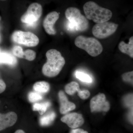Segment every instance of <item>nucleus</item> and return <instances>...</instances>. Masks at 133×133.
I'll return each mask as SVG.
<instances>
[{"mask_svg": "<svg viewBox=\"0 0 133 133\" xmlns=\"http://www.w3.org/2000/svg\"><path fill=\"white\" fill-rule=\"evenodd\" d=\"M75 76L77 78L84 83H91L92 82V78L88 74L83 72L76 71L75 73Z\"/></svg>", "mask_w": 133, "mask_h": 133, "instance_id": "19", "label": "nucleus"}, {"mask_svg": "<svg viewBox=\"0 0 133 133\" xmlns=\"http://www.w3.org/2000/svg\"><path fill=\"white\" fill-rule=\"evenodd\" d=\"M61 120L69 127L72 129H76L81 127L84 122L82 115L75 112L65 115L61 118Z\"/></svg>", "mask_w": 133, "mask_h": 133, "instance_id": "9", "label": "nucleus"}, {"mask_svg": "<svg viewBox=\"0 0 133 133\" xmlns=\"http://www.w3.org/2000/svg\"><path fill=\"white\" fill-rule=\"evenodd\" d=\"M0 1H6V0H0Z\"/></svg>", "mask_w": 133, "mask_h": 133, "instance_id": "28", "label": "nucleus"}, {"mask_svg": "<svg viewBox=\"0 0 133 133\" xmlns=\"http://www.w3.org/2000/svg\"><path fill=\"white\" fill-rule=\"evenodd\" d=\"M45 56L47 61L43 66V74L48 77H56L59 74L65 64L64 58L61 52L54 49L48 51Z\"/></svg>", "mask_w": 133, "mask_h": 133, "instance_id": "1", "label": "nucleus"}, {"mask_svg": "<svg viewBox=\"0 0 133 133\" xmlns=\"http://www.w3.org/2000/svg\"><path fill=\"white\" fill-rule=\"evenodd\" d=\"M119 49L122 53L129 55L130 57L133 58V37L129 38L128 43H126L122 41L119 43Z\"/></svg>", "mask_w": 133, "mask_h": 133, "instance_id": "14", "label": "nucleus"}, {"mask_svg": "<svg viewBox=\"0 0 133 133\" xmlns=\"http://www.w3.org/2000/svg\"><path fill=\"white\" fill-rule=\"evenodd\" d=\"M33 88L36 92L45 94L49 91L50 86L48 82L44 81H38L34 84Z\"/></svg>", "mask_w": 133, "mask_h": 133, "instance_id": "17", "label": "nucleus"}, {"mask_svg": "<svg viewBox=\"0 0 133 133\" xmlns=\"http://www.w3.org/2000/svg\"><path fill=\"white\" fill-rule=\"evenodd\" d=\"M12 38L15 43L28 47H35L39 43L38 37L29 31L16 30L12 34Z\"/></svg>", "mask_w": 133, "mask_h": 133, "instance_id": "5", "label": "nucleus"}, {"mask_svg": "<svg viewBox=\"0 0 133 133\" xmlns=\"http://www.w3.org/2000/svg\"><path fill=\"white\" fill-rule=\"evenodd\" d=\"M70 133H88L87 131H85L82 129H74L71 131Z\"/></svg>", "mask_w": 133, "mask_h": 133, "instance_id": "26", "label": "nucleus"}, {"mask_svg": "<svg viewBox=\"0 0 133 133\" xmlns=\"http://www.w3.org/2000/svg\"><path fill=\"white\" fill-rule=\"evenodd\" d=\"M43 13L42 5L37 3H33L29 6L26 12L22 16L21 21L23 23L34 24L41 18Z\"/></svg>", "mask_w": 133, "mask_h": 133, "instance_id": "7", "label": "nucleus"}, {"mask_svg": "<svg viewBox=\"0 0 133 133\" xmlns=\"http://www.w3.org/2000/svg\"><path fill=\"white\" fill-rule=\"evenodd\" d=\"M56 117L55 112H50L44 115H42L40 119V125L43 127H45L51 125L55 120Z\"/></svg>", "mask_w": 133, "mask_h": 133, "instance_id": "15", "label": "nucleus"}, {"mask_svg": "<svg viewBox=\"0 0 133 133\" xmlns=\"http://www.w3.org/2000/svg\"><path fill=\"white\" fill-rule=\"evenodd\" d=\"M28 98L30 102L34 103L42 99L43 96L36 92H31L29 94Z\"/></svg>", "mask_w": 133, "mask_h": 133, "instance_id": "20", "label": "nucleus"}, {"mask_svg": "<svg viewBox=\"0 0 133 133\" xmlns=\"http://www.w3.org/2000/svg\"><path fill=\"white\" fill-rule=\"evenodd\" d=\"M59 18V14L56 11L49 13L45 16L43 22V26L45 31L49 35H56V31L54 26Z\"/></svg>", "mask_w": 133, "mask_h": 133, "instance_id": "10", "label": "nucleus"}, {"mask_svg": "<svg viewBox=\"0 0 133 133\" xmlns=\"http://www.w3.org/2000/svg\"><path fill=\"white\" fill-rule=\"evenodd\" d=\"M65 16L69 20V28L74 31H84L87 30L89 22L85 16L81 14L77 8L71 7L65 11Z\"/></svg>", "mask_w": 133, "mask_h": 133, "instance_id": "3", "label": "nucleus"}, {"mask_svg": "<svg viewBox=\"0 0 133 133\" xmlns=\"http://www.w3.org/2000/svg\"><path fill=\"white\" fill-rule=\"evenodd\" d=\"M91 112L109 111L110 108V104L106 100L105 95L103 93H99L94 96L90 101Z\"/></svg>", "mask_w": 133, "mask_h": 133, "instance_id": "8", "label": "nucleus"}, {"mask_svg": "<svg viewBox=\"0 0 133 133\" xmlns=\"http://www.w3.org/2000/svg\"><path fill=\"white\" fill-rule=\"evenodd\" d=\"M6 84L0 75V94L6 90Z\"/></svg>", "mask_w": 133, "mask_h": 133, "instance_id": "24", "label": "nucleus"}, {"mask_svg": "<svg viewBox=\"0 0 133 133\" xmlns=\"http://www.w3.org/2000/svg\"><path fill=\"white\" fill-rule=\"evenodd\" d=\"M14 133H26L22 129H18Z\"/></svg>", "mask_w": 133, "mask_h": 133, "instance_id": "27", "label": "nucleus"}, {"mask_svg": "<svg viewBox=\"0 0 133 133\" xmlns=\"http://www.w3.org/2000/svg\"><path fill=\"white\" fill-rule=\"evenodd\" d=\"M17 63L16 58L11 54L6 52L0 53V63H1L14 66L16 65Z\"/></svg>", "mask_w": 133, "mask_h": 133, "instance_id": "16", "label": "nucleus"}, {"mask_svg": "<svg viewBox=\"0 0 133 133\" xmlns=\"http://www.w3.org/2000/svg\"><path fill=\"white\" fill-rule=\"evenodd\" d=\"M58 96L60 104L59 111L62 114H65L76 108L75 104L68 100L67 97L63 91H59Z\"/></svg>", "mask_w": 133, "mask_h": 133, "instance_id": "13", "label": "nucleus"}, {"mask_svg": "<svg viewBox=\"0 0 133 133\" xmlns=\"http://www.w3.org/2000/svg\"><path fill=\"white\" fill-rule=\"evenodd\" d=\"M17 119V115L15 112H10L6 114L0 113V131L14 125Z\"/></svg>", "mask_w": 133, "mask_h": 133, "instance_id": "12", "label": "nucleus"}, {"mask_svg": "<svg viewBox=\"0 0 133 133\" xmlns=\"http://www.w3.org/2000/svg\"><path fill=\"white\" fill-rule=\"evenodd\" d=\"M118 26V24L108 21L97 23L93 27L92 34L99 39L106 38L116 31Z\"/></svg>", "mask_w": 133, "mask_h": 133, "instance_id": "6", "label": "nucleus"}, {"mask_svg": "<svg viewBox=\"0 0 133 133\" xmlns=\"http://www.w3.org/2000/svg\"><path fill=\"white\" fill-rule=\"evenodd\" d=\"M0 39H1V37H0Z\"/></svg>", "mask_w": 133, "mask_h": 133, "instance_id": "30", "label": "nucleus"}, {"mask_svg": "<svg viewBox=\"0 0 133 133\" xmlns=\"http://www.w3.org/2000/svg\"><path fill=\"white\" fill-rule=\"evenodd\" d=\"M86 17L92 20L95 23L108 21L112 16V11L108 9L102 7L93 1H88L83 6Z\"/></svg>", "mask_w": 133, "mask_h": 133, "instance_id": "2", "label": "nucleus"}, {"mask_svg": "<svg viewBox=\"0 0 133 133\" xmlns=\"http://www.w3.org/2000/svg\"><path fill=\"white\" fill-rule=\"evenodd\" d=\"M0 20H1V17H0Z\"/></svg>", "mask_w": 133, "mask_h": 133, "instance_id": "29", "label": "nucleus"}, {"mask_svg": "<svg viewBox=\"0 0 133 133\" xmlns=\"http://www.w3.org/2000/svg\"><path fill=\"white\" fill-rule=\"evenodd\" d=\"M74 43L77 47L84 50L94 57L100 55L103 51L102 44L94 37L79 36L76 37Z\"/></svg>", "mask_w": 133, "mask_h": 133, "instance_id": "4", "label": "nucleus"}, {"mask_svg": "<svg viewBox=\"0 0 133 133\" xmlns=\"http://www.w3.org/2000/svg\"><path fill=\"white\" fill-rule=\"evenodd\" d=\"M65 92L70 95H72L77 91L78 96L83 99H85L89 97L90 93L87 90H81L78 83L72 81L66 84L65 87Z\"/></svg>", "mask_w": 133, "mask_h": 133, "instance_id": "11", "label": "nucleus"}, {"mask_svg": "<svg viewBox=\"0 0 133 133\" xmlns=\"http://www.w3.org/2000/svg\"><path fill=\"white\" fill-rule=\"evenodd\" d=\"M133 71L128 72L122 75V77L123 81L133 84Z\"/></svg>", "mask_w": 133, "mask_h": 133, "instance_id": "23", "label": "nucleus"}, {"mask_svg": "<svg viewBox=\"0 0 133 133\" xmlns=\"http://www.w3.org/2000/svg\"><path fill=\"white\" fill-rule=\"evenodd\" d=\"M50 105L51 103L49 101H45L42 103H36L33 105V111H38L39 114L42 115L45 113Z\"/></svg>", "mask_w": 133, "mask_h": 133, "instance_id": "18", "label": "nucleus"}, {"mask_svg": "<svg viewBox=\"0 0 133 133\" xmlns=\"http://www.w3.org/2000/svg\"><path fill=\"white\" fill-rule=\"evenodd\" d=\"M12 52L15 56L19 58H23L24 52L22 48L19 45H15L12 49Z\"/></svg>", "mask_w": 133, "mask_h": 133, "instance_id": "21", "label": "nucleus"}, {"mask_svg": "<svg viewBox=\"0 0 133 133\" xmlns=\"http://www.w3.org/2000/svg\"><path fill=\"white\" fill-rule=\"evenodd\" d=\"M127 99H125V102L126 105L132 107L133 103V95L132 94H131L129 95L128 97H127Z\"/></svg>", "mask_w": 133, "mask_h": 133, "instance_id": "25", "label": "nucleus"}, {"mask_svg": "<svg viewBox=\"0 0 133 133\" xmlns=\"http://www.w3.org/2000/svg\"><path fill=\"white\" fill-rule=\"evenodd\" d=\"M24 52L23 58L29 61H33L35 59L36 54L34 51L30 49L26 50Z\"/></svg>", "mask_w": 133, "mask_h": 133, "instance_id": "22", "label": "nucleus"}]
</instances>
